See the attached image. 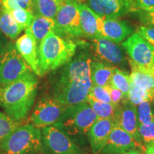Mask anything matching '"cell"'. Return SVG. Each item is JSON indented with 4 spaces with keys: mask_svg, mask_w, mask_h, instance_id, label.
Segmentation results:
<instances>
[{
    "mask_svg": "<svg viewBox=\"0 0 154 154\" xmlns=\"http://www.w3.org/2000/svg\"><path fill=\"white\" fill-rule=\"evenodd\" d=\"M91 57L82 52L64 65L54 82L52 98L63 106L87 101L92 84Z\"/></svg>",
    "mask_w": 154,
    "mask_h": 154,
    "instance_id": "1",
    "label": "cell"
},
{
    "mask_svg": "<svg viewBox=\"0 0 154 154\" xmlns=\"http://www.w3.org/2000/svg\"><path fill=\"white\" fill-rule=\"evenodd\" d=\"M37 86L38 79L33 72L0 86V106L14 120L26 119L35 101Z\"/></svg>",
    "mask_w": 154,
    "mask_h": 154,
    "instance_id": "2",
    "label": "cell"
},
{
    "mask_svg": "<svg viewBox=\"0 0 154 154\" xmlns=\"http://www.w3.org/2000/svg\"><path fill=\"white\" fill-rule=\"evenodd\" d=\"M76 44L51 32L40 42L38 48L42 76L70 62L76 53Z\"/></svg>",
    "mask_w": 154,
    "mask_h": 154,
    "instance_id": "3",
    "label": "cell"
},
{
    "mask_svg": "<svg viewBox=\"0 0 154 154\" xmlns=\"http://www.w3.org/2000/svg\"><path fill=\"white\" fill-rule=\"evenodd\" d=\"M42 146L40 128L31 124L20 125L0 145V154H34Z\"/></svg>",
    "mask_w": 154,
    "mask_h": 154,
    "instance_id": "4",
    "label": "cell"
},
{
    "mask_svg": "<svg viewBox=\"0 0 154 154\" xmlns=\"http://www.w3.org/2000/svg\"><path fill=\"white\" fill-rule=\"evenodd\" d=\"M98 119L87 101L66 106L61 118L54 125L68 136H82Z\"/></svg>",
    "mask_w": 154,
    "mask_h": 154,
    "instance_id": "5",
    "label": "cell"
},
{
    "mask_svg": "<svg viewBox=\"0 0 154 154\" xmlns=\"http://www.w3.org/2000/svg\"><path fill=\"white\" fill-rule=\"evenodd\" d=\"M129 57L131 67L154 76V47L139 34L134 33L122 43Z\"/></svg>",
    "mask_w": 154,
    "mask_h": 154,
    "instance_id": "6",
    "label": "cell"
},
{
    "mask_svg": "<svg viewBox=\"0 0 154 154\" xmlns=\"http://www.w3.org/2000/svg\"><path fill=\"white\" fill-rule=\"evenodd\" d=\"M32 72L12 42H9L3 48L0 54V84L2 85L14 82Z\"/></svg>",
    "mask_w": 154,
    "mask_h": 154,
    "instance_id": "7",
    "label": "cell"
},
{
    "mask_svg": "<svg viewBox=\"0 0 154 154\" xmlns=\"http://www.w3.org/2000/svg\"><path fill=\"white\" fill-rule=\"evenodd\" d=\"M55 33L61 36L79 37L83 36L80 22L79 2L66 1L61 5L54 18Z\"/></svg>",
    "mask_w": 154,
    "mask_h": 154,
    "instance_id": "8",
    "label": "cell"
},
{
    "mask_svg": "<svg viewBox=\"0 0 154 154\" xmlns=\"http://www.w3.org/2000/svg\"><path fill=\"white\" fill-rule=\"evenodd\" d=\"M66 108L52 97H42L38 100L30 116L31 124L38 128L54 125Z\"/></svg>",
    "mask_w": 154,
    "mask_h": 154,
    "instance_id": "9",
    "label": "cell"
},
{
    "mask_svg": "<svg viewBox=\"0 0 154 154\" xmlns=\"http://www.w3.org/2000/svg\"><path fill=\"white\" fill-rule=\"evenodd\" d=\"M42 145L51 154H84L70 137L57 126L42 129Z\"/></svg>",
    "mask_w": 154,
    "mask_h": 154,
    "instance_id": "10",
    "label": "cell"
},
{
    "mask_svg": "<svg viewBox=\"0 0 154 154\" xmlns=\"http://www.w3.org/2000/svg\"><path fill=\"white\" fill-rule=\"evenodd\" d=\"M88 7L103 19H117L137 10L133 0H86Z\"/></svg>",
    "mask_w": 154,
    "mask_h": 154,
    "instance_id": "11",
    "label": "cell"
},
{
    "mask_svg": "<svg viewBox=\"0 0 154 154\" xmlns=\"http://www.w3.org/2000/svg\"><path fill=\"white\" fill-rule=\"evenodd\" d=\"M92 49L95 57L102 63L116 66H124L126 58L121 48L107 38L94 37L91 38Z\"/></svg>",
    "mask_w": 154,
    "mask_h": 154,
    "instance_id": "12",
    "label": "cell"
},
{
    "mask_svg": "<svg viewBox=\"0 0 154 154\" xmlns=\"http://www.w3.org/2000/svg\"><path fill=\"white\" fill-rule=\"evenodd\" d=\"M133 149H140L146 153V149L137 143L131 135L114 124L106 145L103 154H119Z\"/></svg>",
    "mask_w": 154,
    "mask_h": 154,
    "instance_id": "13",
    "label": "cell"
},
{
    "mask_svg": "<svg viewBox=\"0 0 154 154\" xmlns=\"http://www.w3.org/2000/svg\"><path fill=\"white\" fill-rule=\"evenodd\" d=\"M99 36L116 44L124 41L134 33L132 26L124 21L117 19H103L97 15Z\"/></svg>",
    "mask_w": 154,
    "mask_h": 154,
    "instance_id": "14",
    "label": "cell"
},
{
    "mask_svg": "<svg viewBox=\"0 0 154 154\" xmlns=\"http://www.w3.org/2000/svg\"><path fill=\"white\" fill-rule=\"evenodd\" d=\"M113 122L126 132L131 135L138 144L145 146L142 143L138 131V121L136 106L131 103L119 105L117 107Z\"/></svg>",
    "mask_w": 154,
    "mask_h": 154,
    "instance_id": "15",
    "label": "cell"
},
{
    "mask_svg": "<svg viewBox=\"0 0 154 154\" xmlns=\"http://www.w3.org/2000/svg\"><path fill=\"white\" fill-rule=\"evenodd\" d=\"M113 126V121L108 119H97L94 123L87 133L93 154L101 153Z\"/></svg>",
    "mask_w": 154,
    "mask_h": 154,
    "instance_id": "16",
    "label": "cell"
},
{
    "mask_svg": "<svg viewBox=\"0 0 154 154\" xmlns=\"http://www.w3.org/2000/svg\"><path fill=\"white\" fill-rule=\"evenodd\" d=\"M16 47L21 56L36 76H42L39 69L37 42L30 34L25 32L15 43Z\"/></svg>",
    "mask_w": 154,
    "mask_h": 154,
    "instance_id": "17",
    "label": "cell"
},
{
    "mask_svg": "<svg viewBox=\"0 0 154 154\" xmlns=\"http://www.w3.org/2000/svg\"><path fill=\"white\" fill-rule=\"evenodd\" d=\"M55 29L56 22L54 19L35 14L32 24L25 29V32L33 36L37 42H41L50 33L54 32Z\"/></svg>",
    "mask_w": 154,
    "mask_h": 154,
    "instance_id": "18",
    "label": "cell"
},
{
    "mask_svg": "<svg viewBox=\"0 0 154 154\" xmlns=\"http://www.w3.org/2000/svg\"><path fill=\"white\" fill-rule=\"evenodd\" d=\"M79 9L83 36L91 38L98 37L97 15L84 3H79Z\"/></svg>",
    "mask_w": 154,
    "mask_h": 154,
    "instance_id": "19",
    "label": "cell"
},
{
    "mask_svg": "<svg viewBox=\"0 0 154 154\" xmlns=\"http://www.w3.org/2000/svg\"><path fill=\"white\" fill-rule=\"evenodd\" d=\"M115 68L116 67L107 63L91 60L90 63V72L92 84L105 87L109 86Z\"/></svg>",
    "mask_w": 154,
    "mask_h": 154,
    "instance_id": "20",
    "label": "cell"
},
{
    "mask_svg": "<svg viewBox=\"0 0 154 154\" xmlns=\"http://www.w3.org/2000/svg\"><path fill=\"white\" fill-rule=\"evenodd\" d=\"M131 68V80L136 86L145 91L151 103H154V76L134 68Z\"/></svg>",
    "mask_w": 154,
    "mask_h": 154,
    "instance_id": "21",
    "label": "cell"
},
{
    "mask_svg": "<svg viewBox=\"0 0 154 154\" xmlns=\"http://www.w3.org/2000/svg\"><path fill=\"white\" fill-rule=\"evenodd\" d=\"M0 30L12 40L17 38L23 30L11 16V13L2 6L0 9Z\"/></svg>",
    "mask_w": 154,
    "mask_h": 154,
    "instance_id": "22",
    "label": "cell"
},
{
    "mask_svg": "<svg viewBox=\"0 0 154 154\" xmlns=\"http://www.w3.org/2000/svg\"><path fill=\"white\" fill-rule=\"evenodd\" d=\"M34 5V15L50 19H54L61 5L66 0H32Z\"/></svg>",
    "mask_w": 154,
    "mask_h": 154,
    "instance_id": "23",
    "label": "cell"
},
{
    "mask_svg": "<svg viewBox=\"0 0 154 154\" xmlns=\"http://www.w3.org/2000/svg\"><path fill=\"white\" fill-rule=\"evenodd\" d=\"M131 84L130 74L126 71L115 68L111 76L109 86L120 90L128 101V92ZM129 102V101H128Z\"/></svg>",
    "mask_w": 154,
    "mask_h": 154,
    "instance_id": "24",
    "label": "cell"
},
{
    "mask_svg": "<svg viewBox=\"0 0 154 154\" xmlns=\"http://www.w3.org/2000/svg\"><path fill=\"white\" fill-rule=\"evenodd\" d=\"M87 102L91 106L98 119H108L113 121L119 106H116L111 103H102L93 100H88Z\"/></svg>",
    "mask_w": 154,
    "mask_h": 154,
    "instance_id": "25",
    "label": "cell"
},
{
    "mask_svg": "<svg viewBox=\"0 0 154 154\" xmlns=\"http://www.w3.org/2000/svg\"><path fill=\"white\" fill-rule=\"evenodd\" d=\"M20 125V121L14 120L7 113L0 112V145Z\"/></svg>",
    "mask_w": 154,
    "mask_h": 154,
    "instance_id": "26",
    "label": "cell"
},
{
    "mask_svg": "<svg viewBox=\"0 0 154 154\" xmlns=\"http://www.w3.org/2000/svg\"><path fill=\"white\" fill-rule=\"evenodd\" d=\"M138 126L149 124L154 119V110L151 106V103L144 101L136 106Z\"/></svg>",
    "mask_w": 154,
    "mask_h": 154,
    "instance_id": "27",
    "label": "cell"
},
{
    "mask_svg": "<svg viewBox=\"0 0 154 154\" xmlns=\"http://www.w3.org/2000/svg\"><path fill=\"white\" fill-rule=\"evenodd\" d=\"M11 16L22 29H26L32 24L34 15L24 9H17L9 11Z\"/></svg>",
    "mask_w": 154,
    "mask_h": 154,
    "instance_id": "28",
    "label": "cell"
},
{
    "mask_svg": "<svg viewBox=\"0 0 154 154\" xmlns=\"http://www.w3.org/2000/svg\"><path fill=\"white\" fill-rule=\"evenodd\" d=\"M138 131L142 143L146 149L154 143V119L149 124L139 125Z\"/></svg>",
    "mask_w": 154,
    "mask_h": 154,
    "instance_id": "29",
    "label": "cell"
},
{
    "mask_svg": "<svg viewBox=\"0 0 154 154\" xmlns=\"http://www.w3.org/2000/svg\"><path fill=\"white\" fill-rule=\"evenodd\" d=\"M88 100H93L102 103H111L108 86L105 87V86L92 85L88 93L87 101Z\"/></svg>",
    "mask_w": 154,
    "mask_h": 154,
    "instance_id": "30",
    "label": "cell"
},
{
    "mask_svg": "<svg viewBox=\"0 0 154 154\" xmlns=\"http://www.w3.org/2000/svg\"><path fill=\"white\" fill-rule=\"evenodd\" d=\"M1 2L2 6L9 11L17 9H24L34 15L32 0H1Z\"/></svg>",
    "mask_w": 154,
    "mask_h": 154,
    "instance_id": "31",
    "label": "cell"
},
{
    "mask_svg": "<svg viewBox=\"0 0 154 154\" xmlns=\"http://www.w3.org/2000/svg\"><path fill=\"white\" fill-rule=\"evenodd\" d=\"M144 101H149V97L148 94L136 86L131 80L129 92H128V101L131 104L137 106L141 102Z\"/></svg>",
    "mask_w": 154,
    "mask_h": 154,
    "instance_id": "32",
    "label": "cell"
},
{
    "mask_svg": "<svg viewBox=\"0 0 154 154\" xmlns=\"http://www.w3.org/2000/svg\"><path fill=\"white\" fill-rule=\"evenodd\" d=\"M108 90H109V95L111 100V103L116 106H119L121 104H126L129 103L126 98L124 97V94L120 90L117 89L113 86H108Z\"/></svg>",
    "mask_w": 154,
    "mask_h": 154,
    "instance_id": "33",
    "label": "cell"
},
{
    "mask_svg": "<svg viewBox=\"0 0 154 154\" xmlns=\"http://www.w3.org/2000/svg\"><path fill=\"white\" fill-rule=\"evenodd\" d=\"M136 14L142 24L146 26H154V9L151 11L136 10Z\"/></svg>",
    "mask_w": 154,
    "mask_h": 154,
    "instance_id": "34",
    "label": "cell"
},
{
    "mask_svg": "<svg viewBox=\"0 0 154 154\" xmlns=\"http://www.w3.org/2000/svg\"><path fill=\"white\" fill-rule=\"evenodd\" d=\"M138 33L154 47V26H140Z\"/></svg>",
    "mask_w": 154,
    "mask_h": 154,
    "instance_id": "35",
    "label": "cell"
},
{
    "mask_svg": "<svg viewBox=\"0 0 154 154\" xmlns=\"http://www.w3.org/2000/svg\"><path fill=\"white\" fill-rule=\"evenodd\" d=\"M137 10L151 11L154 9V0H133Z\"/></svg>",
    "mask_w": 154,
    "mask_h": 154,
    "instance_id": "36",
    "label": "cell"
},
{
    "mask_svg": "<svg viewBox=\"0 0 154 154\" xmlns=\"http://www.w3.org/2000/svg\"><path fill=\"white\" fill-rule=\"evenodd\" d=\"M119 154H143V153L138 149H133V150H131V151L125 152V153H119Z\"/></svg>",
    "mask_w": 154,
    "mask_h": 154,
    "instance_id": "37",
    "label": "cell"
},
{
    "mask_svg": "<svg viewBox=\"0 0 154 154\" xmlns=\"http://www.w3.org/2000/svg\"><path fill=\"white\" fill-rule=\"evenodd\" d=\"M145 154H154V143L146 149Z\"/></svg>",
    "mask_w": 154,
    "mask_h": 154,
    "instance_id": "38",
    "label": "cell"
},
{
    "mask_svg": "<svg viewBox=\"0 0 154 154\" xmlns=\"http://www.w3.org/2000/svg\"><path fill=\"white\" fill-rule=\"evenodd\" d=\"M66 1H75L79 3H84V2H85L86 0H66Z\"/></svg>",
    "mask_w": 154,
    "mask_h": 154,
    "instance_id": "39",
    "label": "cell"
},
{
    "mask_svg": "<svg viewBox=\"0 0 154 154\" xmlns=\"http://www.w3.org/2000/svg\"><path fill=\"white\" fill-rule=\"evenodd\" d=\"M2 49H3V47H2V42L0 41V54H1L2 51Z\"/></svg>",
    "mask_w": 154,
    "mask_h": 154,
    "instance_id": "40",
    "label": "cell"
},
{
    "mask_svg": "<svg viewBox=\"0 0 154 154\" xmlns=\"http://www.w3.org/2000/svg\"><path fill=\"white\" fill-rule=\"evenodd\" d=\"M2 4V2H1V0H0V5H1Z\"/></svg>",
    "mask_w": 154,
    "mask_h": 154,
    "instance_id": "41",
    "label": "cell"
}]
</instances>
